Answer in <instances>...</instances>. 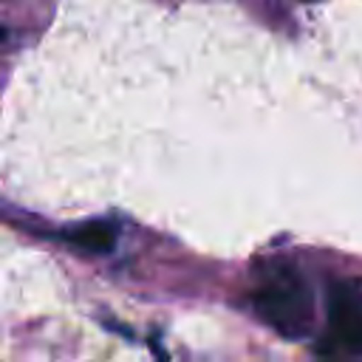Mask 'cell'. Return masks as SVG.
<instances>
[{
	"instance_id": "1",
	"label": "cell",
	"mask_w": 362,
	"mask_h": 362,
	"mask_svg": "<svg viewBox=\"0 0 362 362\" xmlns=\"http://www.w3.org/2000/svg\"><path fill=\"white\" fill-rule=\"evenodd\" d=\"M249 303L255 314L286 339H303L314 328V291L300 269L286 260H272L257 272Z\"/></svg>"
},
{
	"instance_id": "2",
	"label": "cell",
	"mask_w": 362,
	"mask_h": 362,
	"mask_svg": "<svg viewBox=\"0 0 362 362\" xmlns=\"http://www.w3.org/2000/svg\"><path fill=\"white\" fill-rule=\"evenodd\" d=\"M325 334L317 345L322 356H362V280L339 277L325 288Z\"/></svg>"
},
{
	"instance_id": "3",
	"label": "cell",
	"mask_w": 362,
	"mask_h": 362,
	"mask_svg": "<svg viewBox=\"0 0 362 362\" xmlns=\"http://www.w3.org/2000/svg\"><path fill=\"white\" fill-rule=\"evenodd\" d=\"M62 238L68 243H74L76 249H85V252H93V255H105V252H110L116 246L119 229L110 221H88V223L65 229Z\"/></svg>"
},
{
	"instance_id": "4",
	"label": "cell",
	"mask_w": 362,
	"mask_h": 362,
	"mask_svg": "<svg viewBox=\"0 0 362 362\" xmlns=\"http://www.w3.org/2000/svg\"><path fill=\"white\" fill-rule=\"evenodd\" d=\"M3 40H6V28L0 25V42H3Z\"/></svg>"
}]
</instances>
